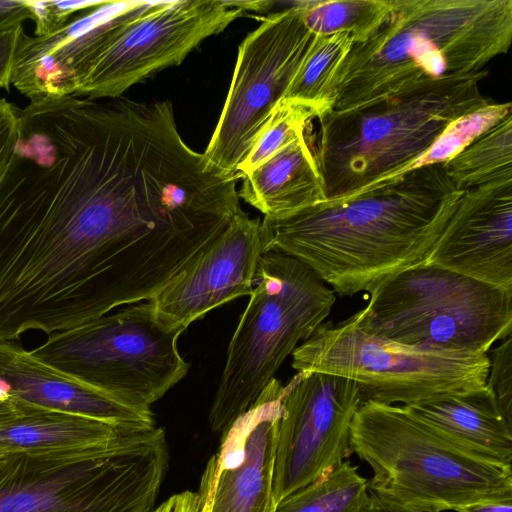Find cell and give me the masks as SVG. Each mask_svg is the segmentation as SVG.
<instances>
[{
    "instance_id": "obj_31",
    "label": "cell",
    "mask_w": 512,
    "mask_h": 512,
    "mask_svg": "<svg viewBox=\"0 0 512 512\" xmlns=\"http://www.w3.org/2000/svg\"><path fill=\"white\" fill-rule=\"evenodd\" d=\"M23 32L24 22H16L0 29V90H8L11 86L13 64Z\"/></svg>"
},
{
    "instance_id": "obj_15",
    "label": "cell",
    "mask_w": 512,
    "mask_h": 512,
    "mask_svg": "<svg viewBox=\"0 0 512 512\" xmlns=\"http://www.w3.org/2000/svg\"><path fill=\"white\" fill-rule=\"evenodd\" d=\"M262 254L261 222L240 210L196 263L150 300L158 317L186 329L210 310L250 295Z\"/></svg>"
},
{
    "instance_id": "obj_3",
    "label": "cell",
    "mask_w": 512,
    "mask_h": 512,
    "mask_svg": "<svg viewBox=\"0 0 512 512\" xmlns=\"http://www.w3.org/2000/svg\"><path fill=\"white\" fill-rule=\"evenodd\" d=\"M512 41V0H390L382 23L353 43L331 111L363 109L479 73Z\"/></svg>"
},
{
    "instance_id": "obj_7",
    "label": "cell",
    "mask_w": 512,
    "mask_h": 512,
    "mask_svg": "<svg viewBox=\"0 0 512 512\" xmlns=\"http://www.w3.org/2000/svg\"><path fill=\"white\" fill-rule=\"evenodd\" d=\"M255 283L229 343L209 413L216 433L254 405L297 344L324 323L336 300L308 266L278 252L262 254Z\"/></svg>"
},
{
    "instance_id": "obj_30",
    "label": "cell",
    "mask_w": 512,
    "mask_h": 512,
    "mask_svg": "<svg viewBox=\"0 0 512 512\" xmlns=\"http://www.w3.org/2000/svg\"><path fill=\"white\" fill-rule=\"evenodd\" d=\"M20 130V108L0 98V181L12 160Z\"/></svg>"
},
{
    "instance_id": "obj_10",
    "label": "cell",
    "mask_w": 512,
    "mask_h": 512,
    "mask_svg": "<svg viewBox=\"0 0 512 512\" xmlns=\"http://www.w3.org/2000/svg\"><path fill=\"white\" fill-rule=\"evenodd\" d=\"M292 357L298 372L328 373L356 382L362 403L392 405L480 388L490 366L487 354L397 343L364 330L350 317L336 325H320Z\"/></svg>"
},
{
    "instance_id": "obj_22",
    "label": "cell",
    "mask_w": 512,
    "mask_h": 512,
    "mask_svg": "<svg viewBox=\"0 0 512 512\" xmlns=\"http://www.w3.org/2000/svg\"><path fill=\"white\" fill-rule=\"evenodd\" d=\"M459 191L512 181V113L442 164Z\"/></svg>"
},
{
    "instance_id": "obj_20",
    "label": "cell",
    "mask_w": 512,
    "mask_h": 512,
    "mask_svg": "<svg viewBox=\"0 0 512 512\" xmlns=\"http://www.w3.org/2000/svg\"><path fill=\"white\" fill-rule=\"evenodd\" d=\"M238 196L269 218H284L326 200L307 132L242 178Z\"/></svg>"
},
{
    "instance_id": "obj_35",
    "label": "cell",
    "mask_w": 512,
    "mask_h": 512,
    "mask_svg": "<svg viewBox=\"0 0 512 512\" xmlns=\"http://www.w3.org/2000/svg\"><path fill=\"white\" fill-rule=\"evenodd\" d=\"M35 407L11 399L0 383V425L9 422Z\"/></svg>"
},
{
    "instance_id": "obj_13",
    "label": "cell",
    "mask_w": 512,
    "mask_h": 512,
    "mask_svg": "<svg viewBox=\"0 0 512 512\" xmlns=\"http://www.w3.org/2000/svg\"><path fill=\"white\" fill-rule=\"evenodd\" d=\"M362 403L356 382L298 372L284 386L273 471L275 505L352 453L350 426Z\"/></svg>"
},
{
    "instance_id": "obj_27",
    "label": "cell",
    "mask_w": 512,
    "mask_h": 512,
    "mask_svg": "<svg viewBox=\"0 0 512 512\" xmlns=\"http://www.w3.org/2000/svg\"><path fill=\"white\" fill-rule=\"evenodd\" d=\"M326 114L327 112L319 107L282 99L255 146L239 165L237 178H243L267 161L304 134L313 120H320Z\"/></svg>"
},
{
    "instance_id": "obj_21",
    "label": "cell",
    "mask_w": 512,
    "mask_h": 512,
    "mask_svg": "<svg viewBox=\"0 0 512 512\" xmlns=\"http://www.w3.org/2000/svg\"><path fill=\"white\" fill-rule=\"evenodd\" d=\"M129 428L79 415L33 408L0 425L1 451H63L104 445Z\"/></svg>"
},
{
    "instance_id": "obj_19",
    "label": "cell",
    "mask_w": 512,
    "mask_h": 512,
    "mask_svg": "<svg viewBox=\"0 0 512 512\" xmlns=\"http://www.w3.org/2000/svg\"><path fill=\"white\" fill-rule=\"evenodd\" d=\"M402 406L473 453L512 464V416L486 384Z\"/></svg>"
},
{
    "instance_id": "obj_2",
    "label": "cell",
    "mask_w": 512,
    "mask_h": 512,
    "mask_svg": "<svg viewBox=\"0 0 512 512\" xmlns=\"http://www.w3.org/2000/svg\"><path fill=\"white\" fill-rule=\"evenodd\" d=\"M463 191L442 164L421 167L354 196L261 221L262 251L289 255L333 292H371L426 264Z\"/></svg>"
},
{
    "instance_id": "obj_12",
    "label": "cell",
    "mask_w": 512,
    "mask_h": 512,
    "mask_svg": "<svg viewBox=\"0 0 512 512\" xmlns=\"http://www.w3.org/2000/svg\"><path fill=\"white\" fill-rule=\"evenodd\" d=\"M316 37L292 2L245 37L224 107L203 153L210 164L237 177L239 165L267 127Z\"/></svg>"
},
{
    "instance_id": "obj_32",
    "label": "cell",
    "mask_w": 512,
    "mask_h": 512,
    "mask_svg": "<svg viewBox=\"0 0 512 512\" xmlns=\"http://www.w3.org/2000/svg\"><path fill=\"white\" fill-rule=\"evenodd\" d=\"M29 0H0V29L16 23L32 20Z\"/></svg>"
},
{
    "instance_id": "obj_34",
    "label": "cell",
    "mask_w": 512,
    "mask_h": 512,
    "mask_svg": "<svg viewBox=\"0 0 512 512\" xmlns=\"http://www.w3.org/2000/svg\"><path fill=\"white\" fill-rule=\"evenodd\" d=\"M198 501V493L184 491L171 496L151 512H192Z\"/></svg>"
},
{
    "instance_id": "obj_28",
    "label": "cell",
    "mask_w": 512,
    "mask_h": 512,
    "mask_svg": "<svg viewBox=\"0 0 512 512\" xmlns=\"http://www.w3.org/2000/svg\"><path fill=\"white\" fill-rule=\"evenodd\" d=\"M486 385L493 391L505 412L512 416V337L507 336L489 357Z\"/></svg>"
},
{
    "instance_id": "obj_38",
    "label": "cell",
    "mask_w": 512,
    "mask_h": 512,
    "mask_svg": "<svg viewBox=\"0 0 512 512\" xmlns=\"http://www.w3.org/2000/svg\"><path fill=\"white\" fill-rule=\"evenodd\" d=\"M4 452H7V451H1V450H0V455H1V454H3Z\"/></svg>"
},
{
    "instance_id": "obj_37",
    "label": "cell",
    "mask_w": 512,
    "mask_h": 512,
    "mask_svg": "<svg viewBox=\"0 0 512 512\" xmlns=\"http://www.w3.org/2000/svg\"><path fill=\"white\" fill-rule=\"evenodd\" d=\"M192 512H202L201 511V504H200V498H199V501L198 503L196 504V506L194 507L193 511Z\"/></svg>"
},
{
    "instance_id": "obj_33",
    "label": "cell",
    "mask_w": 512,
    "mask_h": 512,
    "mask_svg": "<svg viewBox=\"0 0 512 512\" xmlns=\"http://www.w3.org/2000/svg\"><path fill=\"white\" fill-rule=\"evenodd\" d=\"M456 512H512V493L459 506Z\"/></svg>"
},
{
    "instance_id": "obj_1",
    "label": "cell",
    "mask_w": 512,
    "mask_h": 512,
    "mask_svg": "<svg viewBox=\"0 0 512 512\" xmlns=\"http://www.w3.org/2000/svg\"><path fill=\"white\" fill-rule=\"evenodd\" d=\"M188 257L175 178L150 144L100 100L69 95L20 109L0 181V341L149 301Z\"/></svg>"
},
{
    "instance_id": "obj_18",
    "label": "cell",
    "mask_w": 512,
    "mask_h": 512,
    "mask_svg": "<svg viewBox=\"0 0 512 512\" xmlns=\"http://www.w3.org/2000/svg\"><path fill=\"white\" fill-rule=\"evenodd\" d=\"M0 383L11 399L35 408L88 417L129 429L155 426L151 409L122 403L9 341H0Z\"/></svg>"
},
{
    "instance_id": "obj_6",
    "label": "cell",
    "mask_w": 512,
    "mask_h": 512,
    "mask_svg": "<svg viewBox=\"0 0 512 512\" xmlns=\"http://www.w3.org/2000/svg\"><path fill=\"white\" fill-rule=\"evenodd\" d=\"M488 75L487 68L363 109L328 112L314 147L326 200L399 178L450 123L492 102L480 88Z\"/></svg>"
},
{
    "instance_id": "obj_26",
    "label": "cell",
    "mask_w": 512,
    "mask_h": 512,
    "mask_svg": "<svg viewBox=\"0 0 512 512\" xmlns=\"http://www.w3.org/2000/svg\"><path fill=\"white\" fill-rule=\"evenodd\" d=\"M511 108L510 101L502 103L492 101L459 117L445 128L426 151L402 170L400 177L421 167L449 161L472 141L511 114Z\"/></svg>"
},
{
    "instance_id": "obj_17",
    "label": "cell",
    "mask_w": 512,
    "mask_h": 512,
    "mask_svg": "<svg viewBox=\"0 0 512 512\" xmlns=\"http://www.w3.org/2000/svg\"><path fill=\"white\" fill-rule=\"evenodd\" d=\"M128 2L97 1L45 35L22 33L11 85L30 101L74 95L115 16Z\"/></svg>"
},
{
    "instance_id": "obj_9",
    "label": "cell",
    "mask_w": 512,
    "mask_h": 512,
    "mask_svg": "<svg viewBox=\"0 0 512 512\" xmlns=\"http://www.w3.org/2000/svg\"><path fill=\"white\" fill-rule=\"evenodd\" d=\"M184 331L166 325L149 300L53 333L30 353L122 403L150 409L188 372L178 350Z\"/></svg>"
},
{
    "instance_id": "obj_14",
    "label": "cell",
    "mask_w": 512,
    "mask_h": 512,
    "mask_svg": "<svg viewBox=\"0 0 512 512\" xmlns=\"http://www.w3.org/2000/svg\"><path fill=\"white\" fill-rule=\"evenodd\" d=\"M284 386L275 378L221 435L201 478L202 512H274L273 471Z\"/></svg>"
},
{
    "instance_id": "obj_5",
    "label": "cell",
    "mask_w": 512,
    "mask_h": 512,
    "mask_svg": "<svg viewBox=\"0 0 512 512\" xmlns=\"http://www.w3.org/2000/svg\"><path fill=\"white\" fill-rule=\"evenodd\" d=\"M168 464L165 431L127 429L95 447L0 455V512H151Z\"/></svg>"
},
{
    "instance_id": "obj_36",
    "label": "cell",
    "mask_w": 512,
    "mask_h": 512,
    "mask_svg": "<svg viewBox=\"0 0 512 512\" xmlns=\"http://www.w3.org/2000/svg\"><path fill=\"white\" fill-rule=\"evenodd\" d=\"M363 512H436V511L416 510V509L399 507L396 505L386 503V502L378 499L374 495L370 494L369 501H368L367 506Z\"/></svg>"
},
{
    "instance_id": "obj_11",
    "label": "cell",
    "mask_w": 512,
    "mask_h": 512,
    "mask_svg": "<svg viewBox=\"0 0 512 512\" xmlns=\"http://www.w3.org/2000/svg\"><path fill=\"white\" fill-rule=\"evenodd\" d=\"M221 0L129 2L113 23L74 96L119 98L131 86L179 65L206 38L243 15Z\"/></svg>"
},
{
    "instance_id": "obj_24",
    "label": "cell",
    "mask_w": 512,
    "mask_h": 512,
    "mask_svg": "<svg viewBox=\"0 0 512 512\" xmlns=\"http://www.w3.org/2000/svg\"><path fill=\"white\" fill-rule=\"evenodd\" d=\"M354 43L349 32L317 35L283 99L332 110L336 72Z\"/></svg>"
},
{
    "instance_id": "obj_29",
    "label": "cell",
    "mask_w": 512,
    "mask_h": 512,
    "mask_svg": "<svg viewBox=\"0 0 512 512\" xmlns=\"http://www.w3.org/2000/svg\"><path fill=\"white\" fill-rule=\"evenodd\" d=\"M36 36L48 34L68 22L77 12L97 1H34L29 0Z\"/></svg>"
},
{
    "instance_id": "obj_4",
    "label": "cell",
    "mask_w": 512,
    "mask_h": 512,
    "mask_svg": "<svg viewBox=\"0 0 512 512\" xmlns=\"http://www.w3.org/2000/svg\"><path fill=\"white\" fill-rule=\"evenodd\" d=\"M350 448L372 468L369 493L399 507L441 512L512 493V465L462 447L404 406L363 402Z\"/></svg>"
},
{
    "instance_id": "obj_8",
    "label": "cell",
    "mask_w": 512,
    "mask_h": 512,
    "mask_svg": "<svg viewBox=\"0 0 512 512\" xmlns=\"http://www.w3.org/2000/svg\"><path fill=\"white\" fill-rule=\"evenodd\" d=\"M382 338L424 349L487 354L512 332V293L422 264L389 278L350 317Z\"/></svg>"
},
{
    "instance_id": "obj_16",
    "label": "cell",
    "mask_w": 512,
    "mask_h": 512,
    "mask_svg": "<svg viewBox=\"0 0 512 512\" xmlns=\"http://www.w3.org/2000/svg\"><path fill=\"white\" fill-rule=\"evenodd\" d=\"M426 264L512 293V181L463 191Z\"/></svg>"
},
{
    "instance_id": "obj_23",
    "label": "cell",
    "mask_w": 512,
    "mask_h": 512,
    "mask_svg": "<svg viewBox=\"0 0 512 512\" xmlns=\"http://www.w3.org/2000/svg\"><path fill=\"white\" fill-rule=\"evenodd\" d=\"M349 461H342L295 490L274 512H363L369 501L368 481Z\"/></svg>"
},
{
    "instance_id": "obj_25",
    "label": "cell",
    "mask_w": 512,
    "mask_h": 512,
    "mask_svg": "<svg viewBox=\"0 0 512 512\" xmlns=\"http://www.w3.org/2000/svg\"><path fill=\"white\" fill-rule=\"evenodd\" d=\"M292 4L316 35L349 32L354 43L365 40L390 10V0H304Z\"/></svg>"
}]
</instances>
